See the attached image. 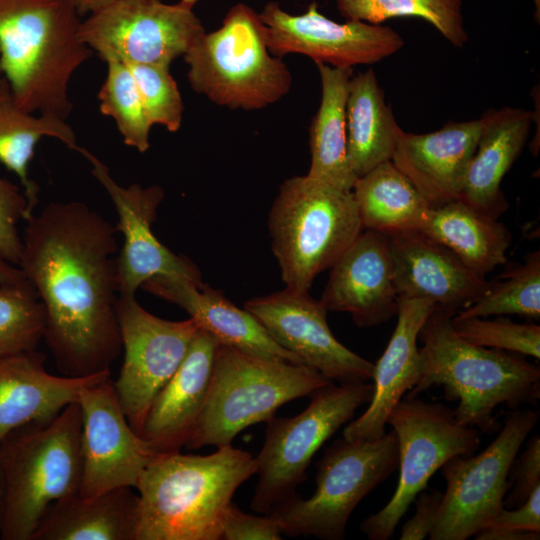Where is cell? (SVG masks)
Returning <instances> with one entry per match:
<instances>
[{
  "mask_svg": "<svg viewBox=\"0 0 540 540\" xmlns=\"http://www.w3.org/2000/svg\"><path fill=\"white\" fill-rule=\"evenodd\" d=\"M27 222L18 267L43 304L59 371H110L122 350L115 227L78 201L51 202Z\"/></svg>",
  "mask_w": 540,
  "mask_h": 540,
  "instance_id": "obj_1",
  "label": "cell"
},
{
  "mask_svg": "<svg viewBox=\"0 0 540 540\" xmlns=\"http://www.w3.org/2000/svg\"><path fill=\"white\" fill-rule=\"evenodd\" d=\"M455 314L435 306L422 326L420 377L409 395L442 386L447 399L458 401L453 411L459 424L493 433L500 428L496 407L516 409L537 403L540 368L525 355L463 339L452 325Z\"/></svg>",
  "mask_w": 540,
  "mask_h": 540,
  "instance_id": "obj_2",
  "label": "cell"
},
{
  "mask_svg": "<svg viewBox=\"0 0 540 540\" xmlns=\"http://www.w3.org/2000/svg\"><path fill=\"white\" fill-rule=\"evenodd\" d=\"M254 474V456L232 444L209 455L158 454L136 486L135 540H221L224 512Z\"/></svg>",
  "mask_w": 540,
  "mask_h": 540,
  "instance_id": "obj_3",
  "label": "cell"
},
{
  "mask_svg": "<svg viewBox=\"0 0 540 540\" xmlns=\"http://www.w3.org/2000/svg\"><path fill=\"white\" fill-rule=\"evenodd\" d=\"M80 23L69 0H0V72L25 111L69 117L70 80L93 54Z\"/></svg>",
  "mask_w": 540,
  "mask_h": 540,
  "instance_id": "obj_4",
  "label": "cell"
},
{
  "mask_svg": "<svg viewBox=\"0 0 540 540\" xmlns=\"http://www.w3.org/2000/svg\"><path fill=\"white\" fill-rule=\"evenodd\" d=\"M81 436L82 411L76 401L54 418L23 425L2 439L1 539L32 540L52 504L78 493Z\"/></svg>",
  "mask_w": 540,
  "mask_h": 540,
  "instance_id": "obj_5",
  "label": "cell"
},
{
  "mask_svg": "<svg viewBox=\"0 0 540 540\" xmlns=\"http://www.w3.org/2000/svg\"><path fill=\"white\" fill-rule=\"evenodd\" d=\"M331 382L308 366L219 344L207 396L185 447L231 445L245 428L267 422L282 405Z\"/></svg>",
  "mask_w": 540,
  "mask_h": 540,
  "instance_id": "obj_6",
  "label": "cell"
},
{
  "mask_svg": "<svg viewBox=\"0 0 540 540\" xmlns=\"http://www.w3.org/2000/svg\"><path fill=\"white\" fill-rule=\"evenodd\" d=\"M271 249L286 287L309 291L364 229L352 190L307 175L286 179L268 215Z\"/></svg>",
  "mask_w": 540,
  "mask_h": 540,
  "instance_id": "obj_7",
  "label": "cell"
},
{
  "mask_svg": "<svg viewBox=\"0 0 540 540\" xmlns=\"http://www.w3.org/2000/svg\"><path fill=\"white\" fill-rule=\"evenodd\" d=\"M184 59L191 88L230 109L265 108L292 85L287 65L267 47L259 14L242 3L231 7L217 30L199 36Z\"/></svg>",
  "mask_w": 540,
  "mask_h": 540,
  "instance_id": "obj_8",
  "label": "cell"
},
{
  "mask_svg": "<svg viewBox=\"0 0 540 540\" xmlns=\"http://www.w3.org/2000/svg\"><path fill=\"white\" fill-rule=\"evenodd\" d=\"M372 394L373 384L368 382H331L310 395L300 414L269 419L263 446L254 457L258 482L251 509L272 514L295 497L315 453L353 419L360 406L369 403Z\"/></svg>",
  "mask_w": 540,
  "mask_h": 540,
  "instance_id": "obj_9",
  "label": "cell"
},
{
  "mask_svg": "<svg viewBox=\"0 0 540 540\" xmlns=\"http://www.w3.org/2000/svg\"><path fill=\"white\" fill-rule=\"evenodd\" d=\"M398 462L393 430L375 440L337 439L316 465L314 494L308 499L297 494L272 515L283 535L342 540L356 506L395 472Z\"/></svg>",
  "mask_w": 540,
  "mask_h": 540,
  "instance_id": "obj_10",
  "label": "cell"
},
{
  "mask_svg": "<svg viewBox=\"0 0 540 540\" xmlns=\"http://www.w3.org/2000/svg\"><path fill=\"white\" fill-rule=\"evenodd\" d=\"M396 433L399 479L388 503L368 516L360 530L370 540H388L431 476L450 459L469 456L480 445L481 432L458 423L454 411L418 395H406L387 418Z\"/></svg>",
  "mask_w": 540,
  "mask_h": 540,
  "instance_id": "obj_11",
  "label": "cell"
},
{
  "mask_svg": "<svg viewBox=\"0 0 540 540\" xmlns=\"http://www.w3.org/2000/svg\"><path fill=\"white\" fill-rule=\"evenodd\" d=\"M538 419L539 410L512 409L483 451L456 456L441 467L446 489L430 540H466L491 524L504 508L511 464Z\"/></svg>",
  "mask_w": 540,
  "mask_h": 540,
  "instance_id": "obj_12",
  "label": "cell"
},
{
  "mask_svg": "<svg viewBox=\"0 0 540 540\" xmlns=\"http://www.w3.org/2000/svg\"><path fill=\"white\" fill-rule=\"evenodd\" d=\"M205 32L191 7L111 0L81 21L79 39L105 62L169 66Z\"/></svg>",
  "mask_w": 540,
  "mask_h": 540,
  "instance_id": "obj_13",
  "label": "cell"
},
{
  "mask_svg": "<svg viewBox=\"0 0 540 540\" xmlns=\"http://www.w3.org/2000/svg\"><path fill=\"white\" fill-rule=\"evenodd\" d=\"M116 309L124 360L113 386L129 424L140 435L154 399L182 363L199 327L191 318L157 317L135 295L119 294Z\"/></svg>",
  "mask_w": 540,
  "mask_h": 540,
  "instance_id": "obj_14",
  "label": "cell"
},
{
  "mask_svg": "<svg viewBox=\"0 0 540 540\" xmlns=\"http://www.w3.org/2000/svg\"><path fill=\"white\" fill-rule=\"evenodd\" d=\"M244 308L278 345L331 381L372 380L374 364L336 339L327 322L328 310L309 291L285 287L246 301Z\"/></svg>",
  "mask_w": 540,
  "mask_h": 540,
  "instance_id": "obj_15",
  "label": "cell"
},
{
  "mask_svg": "<svg viewBox=\"0 0 540 540\" xmlns=\"http://www.w3.org/2000/svg\"><path fill=\"white\" fill-rule=\"evenodd\" d=\"M82 411V475L78 494L93 497L130 487L158 455L129 424L110 377L79 394Z\"/></svg>",
  "mask_w": 540,
  "mask_h": 540,
  "instance_id": "obj_16",
  "label": "cell"
},
{
  "mask_svg": "<svg viewBox=\"0 0 540 540\" xmlns=\"http://www.w3.org/2000/svg\"><path fill=\"white\" fill-rule=\"evenodd\" d=\"M266 27L270 53L282 57L303 54L337 68L372 64L399 51L404 40L388 26L358 20L337 23L311 3L302 15H291L278 3H268L259 14Z\"/></svg>",
  "mask_w": 540,
  "mask_h": 540,
  "instance_id": "obj_17",
  "label": "cell"
},
{
  "mask_svg": "<svg viewBox=\"0 0 540 540\" xmlns=\"http://www.w3.org/2000/svg\"><path fill=\"white\" fill-rule=\"evenodd\" d=\"M76 151L90 162L92 175L109 195L118 214L115 229L124 238L117 255L118 293L135 295L147 280L155 276L201 281L198 267L187 257L169 250L152 231L158 208L164 199L163 188L139 184L123 187L94 154L79 146Z\"/></svg>",
  "mask_w": 540,
  "mask_h": 540,
  "instance_id": "obj_18",
  "label": "cell"
},
{
  "mask_svg": "<svg viewBox=\"0 0 540 540\" xmlns=\"http://www.w3.org/2000/svg\"><path fill=\"white\" fill-rule=\"evenodd\" d=\"M330 270L320 299L328 311L350 314L360 328L378 326L397 314L387 234L363 229Z\"/></svg>",
  "mask_w": 540,
  "mask_h": 540,
  "instance_id": "obj_19",
  "label": "cell"
},
{
  "mask_svg": "<svg viewBox=\"0 0 540 540\" xmlns=\"http://www.w3.org/2000/svg\"><path fill=\"white\" fill-rule=\"evenodd\" d=\"M389 236L399 298L425 299L457 313L484 293L489 281L450 249L419 230Z\"/></svg>",
  "mask_w": 540,
  "mask_h": 540,
  "instance_id": "obj_20",
  "label": "cell"
},
{
  "mask_svg": "<svg viewBox=\"0 0 540 540\" xmlns=\"http://www.w3.org/2000/svg\"><path fill=\"white\" fill-rule=\"evenodd\" d=\"M481 121L449 122L424 134L400 131L391 161L431 206L460 198Z\"/></svg>",
  "mask_w": 540,
  "mask_h": 540,
  "instance_id": "obj_21",
  "label": "cell"
},
{
  "mask_svg": "<svg viewBox=\"0 0 540 540\" xmlns=\"http://www.w3.org/2000/svg\"><path fill=\"white\" fill-rule=\"evenodd\" d=\"M435 305L425 299L399 298L397 323L381 357L374 364L373 394L368 408L343 430L346 439L375 440L385 434L392 409L420 377L419 332Z\"/></svg>",
  "mask_w": 540,
  "mask_h": 540,
  "instance_id": "obj_22",
  "label": "cell"
},
{
  "mask_svg": "<svg viewBox=\"0 0 540 540\" xmlns=\"http://www.w3.org/2000/svg\"><path fill=\"white\" fill-rule=\"evenodd\" d=\"M141 288L185 310L199 329L215 337L219 344L262 358L302 364L278 345L249 311L238 308L222 291L202 280L155 276Z\"/></svg>",
  "mask_w": 540,
  "mask_h": 540,
  "instance_id": "obj_23",
  "label": "cell"
},
{
  "mask_svg": "<svg viewBox=\"0 0 540 540\" xmlns=\"http://www.w3.org/2000/svg\"><path fill=\"white\" fill-rule=\"evenodd\" d=\"M219 342L201 329L182 363L154 399L140 436L156 454L179 452L200 415Z\"/></svg>",
  "mask_w": 540,
  "mask_h": 540,
  "instance_id": "obj_24",
  "label": "cell"
},
{
  "mask_svg": "<svg viewBox=\"0 0 540 540\" xmlns=\"http://www.w3.org/2000/svg\"><path fill=\"white\" fill-rule=\"evenodd\" d=\"M37 350L0 358V442L16 428L47 421L78 400L87 386L110 377V371L87 377L55 376Z\"/></svg>",
  "mask_w": 540,
  "mask_h": 540,
  "instance_id": "obj_25",
  "label": "cell"
},
{
  "mask_svg": "<svg viewBox=\"0 0 540 540\" xmlns=\"http://www.w3.org/2000/svg\"><path fill=\"white\" fill-rule=\"evenodd\" d=\"M533 120V112L511 107L490 109L480 118V135L460 200L495 219L507 210L500 184L520 155Z\"/></svg>",
  "mask_w": 540,
  "mask_h": 540,
  "instance_id": "obj_26",
  "label": "cell"
},
{
  "mask_svg": "<svg viewBox=\"0 0 540 540\" xmlns=\"http://www.w3.org/2000/svg\"><path fill=\"white\" fill-rule=\"evenodd\" d=\"M137 511L130 487L93 497L75 493L52 504L32 540H135Z\"/></svg>",
  "mask_w": 540,
  "mask_h": 540,
  "instance_id": "obj_27",
  "label": "cell"
},
{
  "mask_svg": "<svg viewBox=\"0 0 540 540\" xmlns=\"http://www.w3.org/2000/svg\"><path fill=\"white\" fill-rule=\"evenodd\" d=\"M419 231L450 249L466 266L485 276L507 261L509 229L460 199L432 206Z\"/></svg>",
  "mask_w": 540,
  "mask_h": 540,
  "instance_id": "obj_28",
  "label": "cell"
},
{
  "mask_svg": "<svg viewBox=\"0 0 540 540\" xmlns=\"http://www.w3.org/2000/svg\"><path fill=\"white\" fill-rule=\"evenodd\" d=\"M321 79V102L309 129L311 163L308 177L351 191L357 177L347 152L346 101L352 68L316 62Z\"/></svg>",
  "mask_w": 540,
  "mask_h": 540,
  "instance_id": "obj_29",
  "label": "cell"
},
{
  "mask_svg": "<svg viewBox=\"0 0 540 540\" xmlns=\"http://www.w3.org/2000/svg\"><path fill=\"white\" fill-rule=\"evenodd\" d=\"M346 127L348 159L357 178L391 160L402 128L387 106L372 69L350 79Z\"/></svg>",
  "mask_w": 540,
  "mask_h": 540,
  "instance_id": "obj_30",
  "label": "cell"
},
{
  "mask_svg": "<svg viewBox=\"0 0 540 540\" xmlns=\"http://www.w3.org/2000/svg\"><path fill=\"white\" fill-rule=\"evenodd\" d=\"M352 192L363 228L387 235L419 230L432 207L391 160L358 177Z\"/></svg>",
  "mask_w": 540,
  "mask_h": 540,
  "instance_id": "obj_31",
  "label": "cell"
},
{
  "mask_svg": "<svg viewBox=\"0 0 540 540\" xmlns=\"http://www.w3.org/2000/svg\"><path fill=\"white\" fill-rule=\"evenodd\" d=\"M53 137L77 150V138L66 120L50 114L25 111L16 102L7 80L0 77V163L22 184L32 216L38 204L39 186L29 177V164L42 137Z\"/></svg>",
  "mask_w": 540,
  "mask_h": 540,
  "instance_id": "obj_32",
  "label": "cell"
},
{
  "mask_svg": "<svg viewBox=\"0 0 540 540\" xmlns=\"http://www.w3.org/2000/svg\"><path fill=\"white\" fill-rule=\"evenodd\" d=\"M517 315L528 320L540 319V252L526 255L523 263L489 281L487 289L454 317L484 318Z\"/></svg>",
  "mask_w": 540,
  "mask_h": 540,
  "instance_id": "obj_33",
  "label": "cell"
},
{
  "mask_svg": "<svg viewBox=\"0 0 540 540\" xmlns=\"http://www.w3.org/2000/svg\"><path fill=\"white\" fill-rule=\"evenodd\" d=\"M340 14L347 20L380 24L395 17H419L453 46L468 41L461 0H337Z\"/></svg>",
  "mask_w": 540,
  "mask_h": 540,
  "instance_id": "obj_34",
  "label": "cell"
},
{
  "mask_svg": "<svg viewBox=\"0 0 540 540\" xmlns=\"http://www.w3.org/2000/svg\"><path fill=\"white\" fill-rule=\"evenodd\" d=\"M98 92L100 112L111 117L127 146L140 153L150 148V123L133 75L122 62L108 61Z\"/></svg>",
  "mask_w": 540,
  "mask_h": 540,
  "instance_id": "obj_35",
  "label": "cell"
},
{
  "mask_svg": "<svg viewBox=\"0 0 540 540\" xmlns=\"http://www.w3.org/2000/svg\"><path fill=\"white\" fill-rule=\"evenodd\" d=\"M45 311L25 279L0 285V358L36 350L43 339Z\"/></svg>",
  "mask_w": 540,
  "mask_h": 540,
  "instance_id": "obj_36",
  "label": "cell"
},
{
  "mask_svg": "<svg viewBox=\"0 0 540 540\" xmlns=\"http://www.w3.org/2000/svg\"><path fill=\"white\" fill-rule=\"evenodd\" d=\"M452 325L472 344L540 358V326L535 323H516L503 316L494 319L453 316Z\"/></svg>",
  "mask_w": 540,
  "mask_h": 540,
  "instance_id": "obj_37",
  "label": "cell"
},
{
  "mask_svg": "<svg viewBox=\"0 0 540 540\" xmlns=\"http://www.w3.org/2000/svg\"><path fill=\"white\" fill-rule=\"evenodd\" d=\"M138 88L146 115L153 125L177 132L182 124L184 105L169 66L125 64Z\"/></svg>",
  "mask_w": 540,
  "mask_h": 540,
  "instance_id": "obj_38",
  "label": "cell"
},
{
  "mask_svg": "<svg viewBox=\"0 0 540 540\" xmlns=\"http://www.w3.org/2000/svg\"><path fill=\"white\" fill-rule=\"evenodd\" d=\"M477 540H538L540 538V486L515 508H503L491 524L474 536Z\"/></svg>",
  "mask_w": 540,
  "mask_h": 540,
  "instance_id": "obj_39",
  "label": "cell"
},
{
  "mask_svg": "<svg viewBox=\"0 0 540 540\" xmlns=\"http://www.w3.org/2000/svg\"><path fill=\"white\" fill-rule=\"evenodd\" d=\"M32 216L24 193L17 185L0 177V254L16 266L23 246L17 223L21 219L28 221Z\"/></svg>",
  "mask_w": 540,
  "mask_h": 540,
  "instance_id": "obj_40",
  "label": "cell"
},
{
  "mask_svg": "<svg viewBox=\"0 0 540 540\" xmlns=\"http://www.w3.org/2000/svg\"><path fill=\"white\" fill-rule=\"evenodd\" d=\"M510 488L504 498L505 508L522 505L540 486V438L532 436L524 451L514 458L508 475Z\"/></svg>",
  "mask_w": 540,
  "mask_h": 540,
  "instance_id": "obj_41",
  "label": "cell"
},
{
  "mask_svg": "<svg viewBox=\"0 0 540 540\" xmlns=\"http://www.w3.org/2000/svg\"><path fill=\"white\" fill-rule=\"evenodd\" d=\"M282 536L281 523L272 514H248L232 502L224 512L221 540H281Z\"/></svg>",
  "mask_w": 540,
  "mask_h": 540,
  "instance_id": "obj_42",
  "label": "cell"
},
{
  "mask_svg": "<svg viewBox=\"0 0 540 540\" xmlns=\"http://www.w3.org/2000/svg\"><path fill=\"white\" fill-rule=\"evenodd\" d=\"M443 493L438 490L420 492L415 502V513L402 526L401 540H422L432 531Z\"/></svg>",
  "mask_w": 540,
  "mask_h": 540,
  "instance_id": "obj_43",
  "label": "cell"
},
{
  "mask_svg": "<svg viewBox=\"0 0 540 540\" xmlns=\"http://www.w3.org/2000/svg\"><path fill=\"white\" fill-rule=\"evenodd\" d=\"M25 279L22 270L0 254V285L17 283Z\"/></svg>",
  "mask_w": 540,
  "mask_h": 540,
  "instance_id": "obj_44",
  "label": "cell"
},
{
  "mask_svg": "<svg viewBox=\"0 0 540 540\" xmlns=\"http://www.w3.org/2000/svg\"><path fill=\"white\" fill-rule=\"evenodd\" d=\"M80 16L91 14L111 0H69Z\"/></svg>",
  "mask_w": 540,
  "mask_h": 540,
  "instance_id": "obj_45",
  "label": "cell"
},
{
  "mask_svg": "<svg viewBox=\"0 0 540 540\" xmlns=\"http://www.w3.org/2000/svg\"><path fill=\"white\" fill-rule=\"evenodd\" d=\"M3 490H4L3 476H2V471L0 467V518H1L2 501H3Z\"/></svg>",
  "mask_w": 540,
  "mask_h": 540,
  "instance_id": "obj_46",
  "label": "cell"
},
{
  "mask_svg": "<svg viewBox=\"0 0 540 540\" xmlns=\"http://www.w3.org/2000/svg\"><path fill=\"white\" fill-rule=\"evenodd\" d=\"M198 0H180V3L185 5V6H188V7H191L193 8L194 4L197 2Z\"/></svg>",
  "mask_w": 540,
  "mask_h": 540,
  "instance_id": "obj_47",
  "label": "cell"
},
{
  "mask_svg": "<svg viewBox=\"0 0 540 540\" xmlns=\"http://www.w3.org/2000/svg\"><path fill=\"white\" fill-rule=\"evenodd\" d=\"M534 1H535L536 12H537V21H539L540 0H534Z\"/></svg>",
  "mask_w": 540,
  "mask_h": 540,
  "instance_id": "obj_48",
  "label": "cell"
}]
</instances>
